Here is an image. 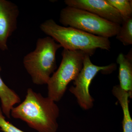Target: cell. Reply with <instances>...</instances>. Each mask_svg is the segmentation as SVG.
<instances>
[{"instance_id":"cell-4","label":"cell","mask_w":132,"mask_h":132,"mask_svg":"<svg viewBox=\"0 0 132 132\" xmlns=\"http://www.w3.org/2000/svg\"><path fill=\"white\" fill-rule=\"evenodd\" d=\"M60 22L100 37L109 38L117 35L121 25L83 10L67 6L61 11Z\"/></svg>"},{"instance_id":"cell-9","label":"cell","mask_w":132,"mask_h":132,"mask_svg":"<svg viewBox=\"0 0 132 132\" xmlns=\"http://www.w3.org/2000/svg\"><path fill=\"white\" fill-rule=\"evenodd\" d=\"M132 49L127 55L121 53L118 55L117 62L119 65V79L120 87L132 97Z\"/></svg>"},{"instance_id":"cell-14","label":"cell","mask_w":132,"mask_h":132,"mask_svg":"<svg viewBox=\"0 0 132 132\" xmlns=\"http://www.w3.org/2000/svg\"><path fill=\"white\" fill-rule=\"evenodd\" d=\"M0 129L3 132H26L17 128L6 120L0 107Z\"/></svg>"},{"instance_id":"cell-12","label":"cell","mask_w":132,"mask_h":132,"mask_svg":"<svg viewBox=\"0 0 132 132\" xmlns=\"http://www.w3.org/2000/svg\"><path fill=\"white\" fill-rule=\"evenodd\" d=\"M116 38L125 46L132 44V17L123 20Z\"/></svg>"},{"instance_id":"cell-13","label":"cell","mask_w":132,"mask_h":132,"mask_svg":"<svg viewBox=\"0 0 132 132\" xmlns=\"http://www.w3.org/2000/svg\"><path fill=\"white\" fill-rule=\"evenodd\" d=\"M119 12L123 20L132 17V1L130 0H106Z\"/></svg>"},{"instance_id":"cell-7","label":"cell","mask_w":132,"mask_h":132,"mask_svg":"<svg viewBox=\"0 0 132 132\" xmlns=\"http://www.w3.org/2000/svg\"><path fill=\"white\" fill-rule=\"evenodd\" d=\"M67 6L83 10L102 19L121 25L123 19L119 12L106 0H65Z\"/></svg>"},{"instance_id":"cell-8","label":"cell","mask_w":132,"mask_h":132,"mask_svg":"<svg viewBox=\"0 0 132 132\" xmlns=\"http://www.w3.org/2000/svg\"><path fill=\"white\" fill-rule=\"evenodd\" d=\"M19 7L13 3L0 0V49L8 50L9 38L17 28Z\"/></svg>"},{"instance_id":"cell-1","label":"cell","mask_w":132,"mask_h":132,"mask_svg":"<svg viewBox=\"0 0 132 132\" xmlns=\"http://www.w3.org/2000/svg\"><path fill=\"white\" fill-rule=\"evenodd\" d=\"M60 109L55 102L31 88L24 101L11 111V116L26 122L38 132H57Z\"/></svg>"},{"instance_id":"cell-10","label":"cell","mask_w":132,"mask_h":132,"mask_svg":"<svg viewBox=\"0 0 132 132\" xmlns=\"http://www.w3.org/2000/svg\"><path fill=\"white\" fill-rule=\"evenodd\" d=\"M1 68L0 66V72ZM0 100L3 114L8 118L11 117V111L15 105L21 102L17 94L5 84L0 76Z\"/></svg>"},{"instance_id":"cell-6","label":"cell","mask_w":132,"mask_h":132,"mask_svg":"<svg viewBox=\"0 0 132 132\" xmlns=\"http://www.w3.org/2000/svg\"><path fill=\"white\" fill-rule=\"evenodd\" d=\"M115 68L114 64L105 66L95 65L91 61L90 56L85 55L82 69L73 81L74 86L69 88V91L76 97L81 108L87 110L93 106L94 100L90 94L89 88L92 80L97 73L100 71L112 72Z\"/></svg>"},{"instance_id":"cell-11","label":"cell","mask_w":132,"mask_h":132,"mask_svg":"<svg viewBox=\"0 0 132 132\" xmlns=\"http://www.w3.org/2000/svg\"><path fill=\"white\" fill-rule=\"evenodd\" d=\"M112 92L114 96L118 99L123 110V132H132V120L129 109V94L119 85L113 87Z\"/></svg>"},{"instance_id":"cell-5","label":"cell","mask_w":132,"mask_h":132,"mask_svg":"<svg viewBox=\"0 0 132 132\" xmlns=\"http://www.w3.org/2000/svg\"><path fill=\"white\" fill-rule=\"evenodd\" d=\"M85 53L80 50L64 49L62 60L57 71L53 73L48 81V97L59 102L64 96L68 85L76 79L82 69Z\"/></svg>"},{"instance_id":"cell-3","label":"cell","mask_w":132,"mask_h":132,"mask_svg":"<svg viewBox=\"0 0 132 132\" xmlns=\"http://www.w3.org/2000/svg\"><path fill=\"white\" fill-rule=\"evenodd\" d=\"M61 47L60 45L50 36L39 38L35 49L24 57V68L34 84L47 85L57 68L56 53Z\"/></svg>"},{"instance_id":"cell-2","label":"cell","mask_w":132,"mask_h":132,"mask_svg":"<svg viewBox=\"0 0 132 132\" xmlns=\"http://www.w3.org/2000/svg\"><path fill=\"white\" fill-rule=\"evenodd\" d=\"M40 28L64 49L80 50L91 56L98 48L109 51L111 48L109 38L93 35L71 27L60 26L52 19L41 24Z\"/></svg>"}]
</instances>
